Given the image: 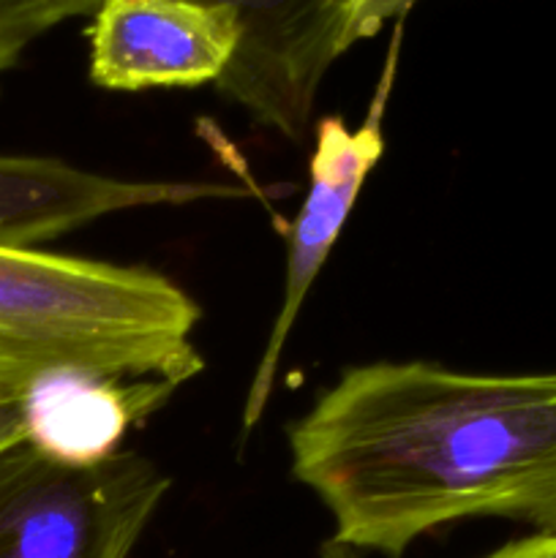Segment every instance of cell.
<instances>
[{"label": "cell", "mask_w": 556, "mask_h": 558, "mask_svg": "<svg viewBox=\"0 0 556 558\" xmlns=\"http://www.w3.org/2000/svg\"><path fill=\"white\" fill-rule=\"evenodd\" d=\"M289 456L358 554L398 558L469 518L554 534L556 374L358 365L289 428Z\"/></svg>", "instance_id": "obj_1"}, {"label": "cell", "mask_w": 556, "mask_h": 558, "mask_svg": "<svg viewBox=\"0 0 556 558\" xmlns=\"http://www.w3.org/2000/svg\"><path fill=\"white\" fill-rule=\"evenodd\" d=\"M319 558H360V554L349 545L336 543V539H327L322 545ZM483 558H556V532L554 534H532V537L516 539V543H507L505 548L494 550V554Z\"/></svg>", "instance_id": "obj_11"}, {"label": "cell", "mask_w": 556, "mask_h": 558, "mask_svg": "<svg viewBox=\"0 0 556 558\" xmlns=\"http://www.w3.org/2000/svg\"><path fill=\"white\" fill-rule=\"evenodd\" d=\"M101 0H0V71L20 63L33 41L52 27L85 16Z\"/></svg>", "instance_id": "obj_9"}, {"label": "cell", "mask_w": 556, "mask_h": 558, "mask_svg": "<svg viewBox=\"0 0 556 558\" xmlns=\"http://www.w3.org/2000/svg\"><path fill=\"white\" fill-rule=\"evenodd\" d=\"M216 183L120 180L58 158L0 156V245L33 248L109 213L238 196Z\"/></svg>", "instance_id": "obj_7"}, {"label": "cell", "mask_w": 556, "mask_h": 558, "mask_svg": "<svg viewBox=\"0 0 556 558\" xmlns=\"http://www.w3.org/2000/svg\"><path fill=\"white\" fill-rule=\"evenodd\" d=\"M172 480L140 452L65 461L0 450V558H129Z\"/></svg>", "instance_id": "obj_3"}, {"label": "cell", "mask_w": 556, "mask_h": 558, "mask_svg": "<svg viewBox=\"0 0 556 558\" xmlns=\"http://www.w3.org/2000/svg\"><path fill=\"white\" fill-rule=\"evenodd\" d=\"M396 49L392 44L390 60L385 65V76L376 85L374 98H371L368 118L349 129L347 120L322 118L314 129V153L309 163V194H305L303 207L294 221L292 238H289L287 254V281H283V300L278 308L276 322H273L270 338L265 343L259 363H256L254 379H251L249 396L243 407V434H249L262 420L267 407V398L273 392L278 363H281L283 343H287L289 330L303 308L309 289L314 287L322 265L330 256L354 202H358L360 189L371 169L379 163L385 153V120L387 101L392 90V74H396Z\"/></svg>", "instance_id": "obj_5"}, {"label": "cell", "mask_w": 556, "mask_h": 558, "mask_svg": "<svg viewBox=\"0 0 556 558\" xmlns=\"http://www.w3.org/2000/svg\"><path fill=\"white\" fill-rule=\"evenodd\" d=\"M0 385H11V381H5V379H3V376H0Z\"/></svg>", "instance_id": "obj_13"}, {"label": "cell", "mask_w": 556, "mask_h": 558, "mask_svg": "<svg viewBox=\"0 0 556 558\" xmlns=\"http://www.w3.org/2000/svg\"><path fill=\"white\" fill-rule=\"evenodd\" d=\"M418 0H368L365 3V25H368V36H374L387 20L392 16L407 14Z\"/></svg>", "instance_id": "obj_12"}, {"label": "cell", "mask_w": 556, "mask_h": 558, "mask_svg": "<svg viewBox=\"0 0 556 558\" xmlns=\"http://www.w3.org/2000/svg\"><path fill=\"white\" fill-rule=\"evenodd\" d=\"M31 398L27 387L0 385V450L31 439Z\"/></svg>", "instance_id": "obj_10"}, {"label": "cell", "mask_w": 556, "mask_h": 558, "mask_svg": "<svg viewBox=\"0 0 556 558\" xmlns=\"http://www.w3.org/2000/svg\"><path fill=\"white\" fill-rule=\"evenodd\" d=\"M174 387L161 381H44L31 398V441L65 461H101L136 420L161 407Z\"/></svg>", "instance_id": "obj_8"}, {"label": "cell", "mask_w": 556, "mask_h": 558, "mask_svg": "<svg viewBox=\"0 0 556 558\" xmlns=\"http://www.w3.org/2000/svg\"><path fill=\"white\" fill-rule=\"evenodd\" d=\"M87 36L90 80L107 90L218 82L240 38L227 11L194 0H101Z\"/></svg>", "instance_id": "obj_6"}, {"label": "cell", "mask_w": 556, "mask_h": 558, "mask_svg": "<svg viewBox=\"0 0 556 558\" xmlns=\"http://www.w3.org/2000/svg\"><path fill=\"white\" fill-rule=\"evenodd\" d=\"M200 305L140 265L0 245V376L31 387L69 376L194 379Z\"/></svg>", "instance_id": "obj_2"}, {"label": "cell", "mask_w": 556, "mask_h": 558, "mask_svg": "<svg viewBox=\"0 0 556 558\" xmlns=\"http://www.w3.org/2000/svg\"><path fill=\"white\" fill-rule=\"evenodd\" d=\"M227 11L238 49L216 82L262 129L303 142L322 80L343 52L368 38V0H194Z\"/></svg>", "instance_id": "obj_4"}]
</instances>
